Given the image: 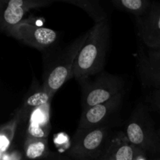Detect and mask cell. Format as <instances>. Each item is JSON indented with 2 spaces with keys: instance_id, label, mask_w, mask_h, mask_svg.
<instances>
[{
  "instance_id": "6da1fadb",
  "label": "cell",
  "mask_w": 160,
  "mask_h": 160,
  "mask_svg": "<svg viewBox=\"0 0 160 160\" xmlns=\"http://www.w3.org/2000/svg\"><path fill=\"white\" fill-rule=\"evenodd\" d=\"M85 43L80 50L73 63L70 79L78 82L96 76L103 71L109 45L110 28L109 21L95 23Z\"/></svg>"
},
{
  "instance_id": "7a4b0ae2",
  "label": "cell",
  "mask_w": 160,
  "mask_h": 160,
  "mask_svg": "<svg viewBox=\"0 0 160 160\" xmlns=\"http://www.w3.org/2000/svg\"><path fill=\"white\" fill-rule=\"evenodd\" d=\"M89 33L90 31L88 30L65 48L59 50L56 55L52 56L50 62H47L43 73L42 87L52 97L70 79L75 59L88 38Z\"/></svg>"
},
{
  "instance_id": "3957f363",
  "label": "cell",
  "mask_w": 160,
  "mask_h": 160,
  "mask_svg": "<svg viewBox=\"0 0 160 160\" xmlns=\"http://www.w3.org/2000/svg\"><path fill=\"white\" fill-rule=\"evenodd\" d=\"M125 134L134 145L146 155L160 153V138L154 122L145 106L136 107L125 128Z\"/></svg>"
},
{
  "instance_id": "277c9868",
  "label": "cell",
  "mask_w": 160,
  "mask_h": 160,
  "mask_svg": "<svg viewBox=\"0 0 160 160\" xmlns=\"http://www.w3.org/2000/svg\"><path fill=\"white\" fill-rule=\"evenodd\" d=\"M79 83L81 85L82 112L125 92V81L123 78L107 72H102L92 81L87 78Z\"/></svg>"
},
{
  "instance_id": "5b68a950",
  "label": "cell",
  "mask_w": 160,
  "mask_h": 160,
  "mask_svg": "<svg viewBox=\"0 0 160 160\" xmlns=\"http://www.w3.org/2000/svg\"><path fill=\"white\" fill-rule=\"evenodd\" d=\"M110 137V128L108 125L92 129H78L67 156L73 160L101 159Z\"/></svg>"
},
{
  "instance_id": "8992f818",
  "label": "cell",
  "mask_w": 160,
  "mask_h": 160,
  "mask_svg": "<svg viewBox=\"0 0 160 160\" xmlns=\"http://www.w3.org/2000/svg\"><path fill=\"white\" fill-rule=\"evenodd\" d=\"M8 35L39 51L49 49L56 45L59 38L56 31L25 20L12 28Z\"/></svg>"
},
{
  "instance_id": "52a82bcc",
  "label": "cell",
  "mask_w": 160,
  "mask_h": 160,
  "mask_svg": "<svg viewBox=\"0 0 160 160\" xmlns=\"http://www.w3.org/2000/svg\"><path fill=\"white\" fill-rule=\"evenodd\" d=\"M136 58L138 74L142 87L160 89V48L140 46Z\"/></svg>"
},
{
  "instance_id": "ba28073f",
  "label": "cell",
  "mask_w": 160,
  "mask_h": 160,
  "mask_svg": "<svg viewBox=\"0 0 160 160\" xmlns=\"http://www.w3.org/2000/svg\"><path fill=\"white\" fill-rule=\"evenodd\" d=\"M55 1L56 0H9L6 2V6L0 16L1 31L9 34L12 28L23 21L25 15L30 9L47 7Z\"/></svg>"
},
{
  "instance_id": "9c48e42d",
  "label": "cell",
  "mask_w": 160,
  "mask_h": 160,
  "mask_svg": "<svg viewBox=\"0 0 160 160\" xmlns=\"http://www.w3.org/2000/svg\"><path fill=\"white\" fill-rule=\"evenodd\" d=\"M138 36L145 46L160 48V2H152L144 16L135 18Z\"/></svg>"
},
{
  "instance_id": "30bf717a",
  "label": "cell",
  "mask_w": 160,
  "mask_h": 160,
  "mask_svg": "<svg viewBox=\"0 0 160 160\" xmlns=\"http://www.w3.org/2000/svg\"><path fill=\"white\" fill-rule=\"evenodd\" d=\"M123 95L124 92L106 102L93 106L81 112L78 129L87 130L107 126L106 123L108 121L121 107Z\"/></svg>"
},
{
  "instance_id": "8fae6325",
  "label": "cell",
  "mask_w": 160,
  "mask_h": 160,
  "mask_svg": "<svg viewBox=\"0 0 160 160\" xmlns=\"http://www.w3.org/2000/svg\"><path fill=\"white\" fill-rule=\"evenodd\" d=\"M147 155L133 145L125 134L119 131L111 134L102 159L108 160H146Z\"/></svg>"
},
{
  "instance_id": "7c38bea8",
  "label": "cell",
  "mask_w": 160,
  "mask_h": 160,
  "mask_svg": "<svg viewBox=\"0 0 160 160\" xmlns=\"http://www.w3.org/2000/svg\"><path fill=\"white\" fill-rule=\"evenodd\" d=\"M52 97L40 85L37 81L34 80L31 88L25 95L21 107L15 113L20 123L27 122L31 112L37 108L51 102Z\"/></svg>"
},
{
  "instance_id": "4fadbf2b",
  "label": "cell",
  "mask_w": 160,
  "mask_h": 160,
  "mask_svg": "<svg viewBox=\"0 0 160 160\" xmlns=\"http://www.w3.org/2000/svg\"><path fill=\"white\" fill-rule=\"evenodd\" d=\"M50 105L51 102L47 103L31 112L27 120L25 137L48 138L51 131Z\"/></svg>"
},
{
  "instance_id": "5bb4252c",
  "label": "cell",
  "mask_w": 160,
  "mask_h": 160,
  "mask_svg": "<svg viewBox=\"0 0 160 160\" xmlns=\"http://www.w3.org/2000/svg\"><path fill=\"white\" fill-rule=\"evenodd\" d=\"M50 153L48 138L24 137L23 155L26 160H44Z\"/></svg>"
},
{
  "instance_id": "9a60e30c",
  "label": "cell",
  "mask_w": 160,
  "mask_h": 160,
  "mask_svg": "<svg viewBox=\"0 0 160 160\" xmlns=\"http://www.w3.org/2000/svg\"><path fill=\"white\" fill-rule=\"evenodd\" d=\"M59 1L81 8L93 20L95 23H101L108 20L107 12H106L99 1L97 0H59Z\"/></svg>"
},
{
  "instance_id": "2e32d148",
  "label": "cell",
  "mask_w": 160,
  "mask_h": 160,
  "mask_svg": "<svg viewBox=\"0 0 160 160\" xmlns=\"http://www.w3.org/2000/svg\"><path fill=\"white\" fill-rule=\"evenodd\" d=\"M111 3L117 9L132 14L136 18L145 15L151 7L152 2L148 0H112Z\"/></svg>"
},
{
  "instance_id": "e0dca14e",
  "label": "cell",
  "mask_w": 160,
  "mask_h": 160,
  "mask_svg": "<svg viewBox=\"0 0 160 160\" xmlns=\"http://www.w3.org/2000/svg\"><path fill=\"white\" fill-rule=\"evenodd\" d=\"M18 125H20V122H19L18 118L16 116H14L13 118L9 123H7L6 124L3 125L2 127L1 131H0L1 153L6 152L8 151Z\"/></svg>"
},
{
  "instance_id": "ac0fdd59",
  "label": "cell",
  "mask_w": 160,
  "mask_h": 160,
  "mask_svg": "<svg viewBox=\"0 0 160 160\" xmlns=\"http://www.w3.org/2000/svg\"><path fill=\"white\" fill-rule=\"evenodd\" d=\"M148 102L155 109L160 112V89L153 90L148 97Z\"/></svg>"
},
{
  "instance_id": "d6986e66",
  "label": "cell",
  "mask_w": 160,
  "mask_h": 160,
  "mask_svg": "<svg viewBox=\"0 0 160 160\" xmlns=\"http://www.w3.org/2000/svg\"><path fill=\"white\" fill-rule=\"evenodd\" d=\"M44 160H73L69 156L59 154V153L51 152L48 157Z\"/></svg>"
},
{
  "instance_id": "ffe728a7",
  "label": "cell",
  "mask_w": 160,
  "mask_h": 160,
  "mask_svg": "<svg viewBox=\"0 0 160 160\" xmlns=\"http://www.w3.org/2000/svg\"><path fill=\"white\" fill-rule=\"evenodd\" d=\"M149 160H160V156H158V157L152 158V159H149Z\"/></svg>"
},
{
  "instance_id": "44dd1931",
  "label": "cell",
  "mask_w": 160,
  "mask_h": 160,
  "mask_svg": "<svg viewBox=\"0 0 160 160\" xmlns=\"http://www.w3.org/2000/svg\"><path fill=\"white\" fill-rule=\"evenodd\" d=\"M158 134H159V138H160V127H159V130H158Z\"/></svg>"
},
{
  "instance_id": "7402d4cb",
  "label": "cell",
  "mask_w": 160,
  "mask_h": 160,
  "mask_svg": "<svg viewBox=\"0 0 160 160\" xmlns=\"http://www.w3.org/2000/svg\"><path fill=\"white\" fill-rule=\"evenodd\" d=\"M99 160H108V159H99Z\"/></svg>"
}]
</instances>
